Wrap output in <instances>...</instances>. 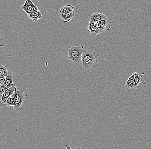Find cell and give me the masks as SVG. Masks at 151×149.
Segmentation results:
<instances>
[{
    "instance_id": "obj_9",
    "label": "cell",
    "mask_w": 151,
    "mask_h": 149,
    "mask_svg": "<svg viewBox=\"0 0 151 149\" xmlns=\"http://www.w3.org/2000/svg\"><path fill=\"white\" fill-rule=\"evenodd\" d=\"M106 18H107V17L102 13L95 12L91 14L89 19V21L94 22L99 21L101 20Z\"/></svg>"
},
{
    "instance_id": "obj_10",
    "label": "cell",
    "mask_w": 151,
    "mask_h": 149,
    "mask_svg": "<svg viewBox=\"0 0 151 149\" xmlns=\"http://www.w3.org/2000/svg\"><path fill=\"white\" fill-rule=\"evenodd\" d=\"M13 73L9 71V74L6 77L5 84L4 86L7 89L16 85L13 82Z\"/></svg>"
},
{
    "instance_id": "obj_17",
    "label": "cell",
    "mask_w": 151,
    "mask_h": 149,
    "mask_svg": "<svg viewBox=\"0 0 151 149\" xmlns=\"http://www.w3.org/2000/svg\"><path fill=\"white\" fill-rule=\"evenodd\" d=\"M8 89L6 88L4 86L0 87V97L2 96L4 93Z\"/></svg>"
},
{
    "instance_id": "obj_16",
    "label": "cell",
    "mask_w": 151,
    "mask_h": 149,
    "mask_svg": "<svg viewBox=\"0 0 151 149\" xmlns=\"http://www.w3.org/2000/svg\"><path fill=\"white\" fill-rule=\"evenodd\" d=\"M127 87L128 88V89H132V90H135V89H137L138 88V86L136 84L134 80Z\"/></svg>"
},
{
    "instance_id": "obj_2",
    "label": "cell",
    "mask_w": 151,
    "mask_h": 149,
    "mask_svg": "<svg viewBox=\"0 0 151 149\" xmlns=\"http://www.w3.org/2000/svg\"><path fill=\"white\" fill-rule=\"evenodd\" d=\"M83 48V45H80V47L73 46L68 50V58L75 65L81 64Z\"/></svg>"
},
{
    "instance_id": "obj_15",
    "label": "cell",
    "mask_w": 151,
    "mask_h": 149,
    "mask_svg": "<svg viewBox=\"0 0 151 149\" xmlns=\"http://www.w3.org/2000/svg\"><path fill=\"white\" fill-rule=\"evenodd\" d=\"M136 72L134 73L133 74L130 76V77L128 78V80H127V81L125 82V85L126 87H127L131 83H132L133 81H134L135 77Z\"/></svg>"
},
{
    "instance_id": "obj_18",
    "label": "cell",
    "mask_w": 151,
    "mask_h": 149,
    "mask_svg": "<svg viewBox=\"0 0 151 149\" xmlns=\"http://www.w3.org/2000/svg\"><path fill=\"white\" fill-rule=\"evenodd\" d=\"M6 82V77L0 79V87L4 86Z\"/></svg>"
},
{
    "instance_id": "obj_14",
    "label": "cell",
    "mask_w": 151,
    "mask_h": 149,
    "mask_svg": "<svg viewBox=\"0 0 151 149\" xmlns=\"http://www.w3.org/2000/svg\"><path fill=\"white\" fill-rule=\"evenodd\" d=\"M6 104L7 106L13 107H14L16 104V102L13 97H11V96L9 97L6 101Z\"/></svg>"
},
{
    "instance_id": "obj_1",
    "label": "cell",
    "mask_w": 151,
    "mask_h": 149,
    "mask_svg": "<svg viewBox=\"0 0 151 149\" xmlns=\"http://www.w3.org/2000/svg\"><path fill=\"white\" fill-rule=\"evenodd\" d=\"M99 53L98 51L84 50L82 56V64L87 70L95 67V64L98 62Z\"/></svg>"
},
{
    "instance_id": "obj_8",
    "label": "cell",
    "mask_w": 151,
    "mask_h": 149,
    "mask_svg": "<svg viewBox=\"0 0 151 149\" xmlns=\"http://www.w3.org/2000/svg\"><path fill=\"white\" fill-rule=\"evenodd\" d=\"M100 24V29L103 32L108 31L111 28V19L110 18H106L99 21Z\"/></svg>"
},
{
    "instance_id": "obj_13",
    "label": "cell",
    "mask_w": 151,
    "mask_h": 149,
    "mask_svg": "<svg viewBox=\"0 0 151 149\" xmlns=\"http://www.w3.org/2000/svg\"><path fill=\"white\" fill-rule=\"evenodd\" d=\"M134 81L136 84L139 86L140 84H145V82L140 74H139L137 73L136 72L135 77Z\"/></svg>"
},
{
    "instance_id": "obj_5",
    "label": "cell",
    "mask_w": 151,
    "mask_h": 149,
    "mask_svg": "<svg viewBox=\"0 0 151 149\" xmlns=\"http://www.w3.org/2000/svg\"><path fill=\"white\" fill-rule=\"evenodd\" d=\"M16 88V85L9 88L6 91H5L2 96L0 97V105L1 106L3 107H5L7 106L6 101L9 97L14 94Z\"/></svg>"
},
{
    "instance_id": "obj_7",
    "label": "cell",
    "mask_w": 151,
    "mask_h": 149,
    "mask_svg": "<svg viewBox=\"0 0 151 149\" xmlns=\"http://www.w3.org/2000/svg\"><path fill=\"white\" fill-rule=\"evenodd\" d=\"M88 30L92 36L96 35L103 33L102 31L96 26L94 22L89 21L88 25Z\"/></svg>"
},
{
    "instance_id": "obj_12",
    "label": "cell",
    "mask_w": 151,
    "mask_h": 149,
    "mask_svg": "<svg viewBox=\"0 0 151 149\" xmlns=\"http://www.w3.org/2000/svg\"><path fill=\"white\" fill-rule=\"evenodd\" d=\"M9 71L7 69V66L0 65V78H4L9 74Z\"/></svg>"
},
{
    "instance_id": "obj_19",
    "label": "cell",
    "mask_w": 151,
    "mask_h": 149,
    "mask_svg": "<svg viewBox=\"0 0 151 149\" xmlns=\"http://www.w3.org/2000/svg\"><path fill=\"white\" fill-rule=\"evenodd\" d=\"M106 1H109V0H106Z\"/></svg>"
},
{
    "instance_id": "obj_11",
    "label": "cell",
    "mask_w": 151,
    "mask_h": 149,
    "mask_svg": "<svg viewBox=\"0 0 151 149\" xmlns=\"http://www.w3.org/2000/svg\"><path fill=\"white\" fill-rule=\"evenodd\" d=\"M28 17L32 19L33 21L35 22H37L42 17V15L40 13L39 10H37L34 11L32 13L29 15Z\"/></svg>"
},
{
    "instance_id": "obj_6",
    "label": "cell",
    "mask_w": 151,
    "mask_h": 149,
    "mask_svg": "<svg viewBox=\"0 0 151 149\" xmlns=\"http://www.w3.org/2000/svg\"><path fill=\"white\" fill-rule=\"evenodd\" d=\"M21 8L28 14V16L34 11L38 10L37 6L33 3L32 0H25V3L22 6Z\"/></svg>"
},
{
    "instance_id": "obj_4",
    "label": "cell",
    "mask_w": 151,
    "mask_h": 149,
    "mask_svg": "<svg viewBox=\"0 0 151 149\" xmlns=\"http://www.w3.org/2000/svg\"><path fill=\"white\" fill-rule=\"evenodd\" d=\"M17 98L16 101V104L13 108L16 111H19L22 110V104L27 96V95L22 89L17 90Z\"/></svg>"
},
{
    "instance_id": "obj_3",
    "label": "cell",
    "mask_w": 151,
    "mask_h": 149,
    "mask_svg": "<svg viewBox=\"0 0 151 149\" xmlns=\"http://www.w3.org/2000/svg\"><path fill=\"white\" fill-rule=\"evenodd\" d=\"M59 14L62 21L67 23L74 17L75 14L74 7L70 4L61 6Z\"/></svg>"
}]
</instances>
